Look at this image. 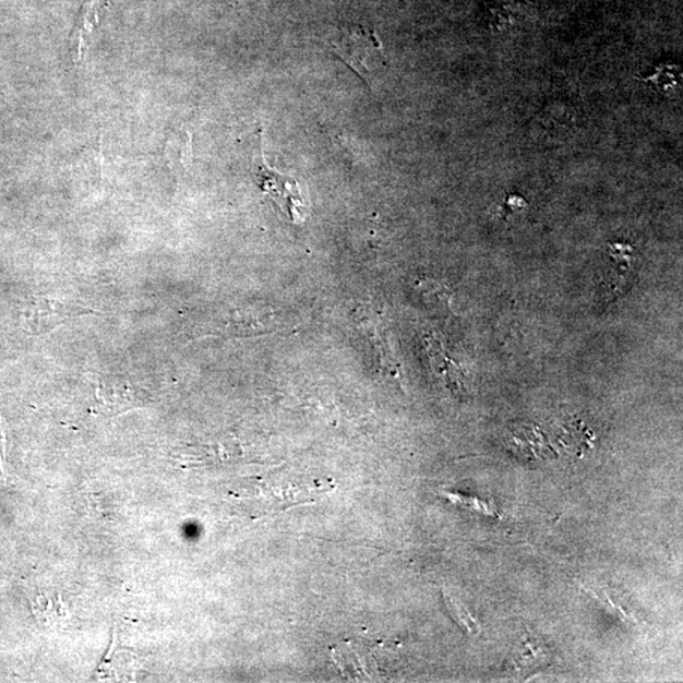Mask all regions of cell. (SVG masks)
I'll return each instance as SVG.
<instances>
[{"label": "cell", "instance_id": "1", "mask_svg": "<svg viewBox=\"0 0 683 683\" xmlns=\"http://www.w3.org/2000/svg\"><path fill=\"white\" fill-rule=\"evenodd\" d=\"M331 482L314 481L291 475H272L253 483V494L259 515L280 513L289 507L315 502L332 489Z\"/></svg>", "mask_w": 683, "mask_h": 683}, {"label": "cell", "instance_id": "2", "mask_svg": "<svg viewBox=\"0 0 683 683\" xmlns=\"http://www.w3.org/2000/svg\"><path fill=\"white\" fill-rule=\"evenodd\" d=\"M328 47L337 59L345 62L370 87L376 75L387 67L383 44L373 29H340L336 37L331 38Z\"/></svg>", "mask_w": 683, "mask_h": 683}, {"label": "cell", "instance_id": "3", "mask_svg": "<svg viewBox=\"0 0 683 683\" xmlns=\"http://www.w3.org/2000/svg\"><path fill=\"white\" fill-rule=\"evenodd\" d=\"M256 154L253 156V177L265 194L279 206L292 224H301L305 219V203L300 193L299 181L289 173L269 168L262 149V131L259 130Z\"/></svg>", "mask_w": 683, "mask_h": 683}, {"label": "cell", "instance_id": "4", "mask_svg": "<svg viewBox=\"0 0 683 683\" xmlns=\"http://www.w3.org/2000/svg\"><path fill=\"white\" fill-rule=\"evenodd\" d=\"M93 312L74 300L37 297L23 311L22 324L29 335L41 337L77 316Z\"/></svg>", "mask_w": 683, "mask_h": 683}, {"label": "cell", "instance_id": "5", "mask_svg": "<svg viewBox=\"0 0 683 683\" xmlns=\"http://www.w3.org/2000/svg\"><path fill=\"white\" fill-rule=\"evenodd\" d=\"M108 0H85L81 19L73 35L74 61L81 62L89 51V44L100 15L106 12Z\"/></svg>", "mask_w": 683, "mask_h": 683}, {"label": "cell", "instance_id": "6", "mask_svg": "<svg viewBox=\"0 0 683 683\" xmlns=\"http://www.w3.org/2000/svg\"><path fill=\"white\" fill-rule=\"evenodd\" d=\"M534 10L530 0H488L489 25L503 32L526 21Z\"/></svg>", "mask_w": 683, "mask_h": 683}, {"label": "cell", "instance_id": "7", "mask_svg": "<svg viewBox=\"0 0 683 683\" xmlns=\"http://www.w3.org/2000/svg\"><path fill=\"white\" fill-rule=\"evenodd\" d=\"M95 395L99 407L105 411L130 409L136 405L130 384L119 379L107 378L99 380L95 386Z\"/></svg>", "mask_w": 683, "mask_h": 683}, {"label": "cell", "instance_id": "8", "mask_svg": "<svg viewBox=\"0 0 683 683\" xmlns=\"http://www.w3.org/2000/svg\"><path fill=\"white\" fill-rule=\"evenodd\" d=\"M640 81L654 85L659 93L670 95L678 91L681 82V70L673 63H661L656 68V74L648 77L640 76Z\"/></svg>", "mask_w": 683, "mask_h": 683}, {"label": "cell", "instance_id": "9", "mask_svg": "<svg viewBox=\"0 0 683 683\" xmlns=\"http://www.w3.org/2000/svg\"><path fill=\"white\" fill-rule=\"evenodd\" d=\"M444 601L447 603L452 618L455 619L457 624L463 627L465 632L470 634L479 633L480 625L478 621H476L470 611H468L463 603L450 597L447 594H444Z\"/></svg>", "mask_w": 683, "mask_h": 683}, {"label": "cell", "instance_id": "10", "mask_svg": "<svg viewBox=\"0 0 683 683\" xmlns=\"http://www.w3.org/2000/svg\"><path fill=\"white\" fill-rule=\"evenodd\" d=\"M448 498L452 500V503L463 505L464 507H467V510H471L474 512H478L480 514L489 516H498L495 505L491 502H487V500L451 494L448 495Z\"/></svg>", "mask_w": 683, "mask_h": 683}, {"label": "cell", "instance_id": "11", "mask_svg": "<svg viewBox=\"0 0 683 683\" xmlns=\"http://www.w3.org/2000/svg\"><path fill=\"white\" fill-rule=\"evenodd\" d=\"M527 205V202L524 201L522 196L510 195L505 201L503 212L505 213V216H507V214L523 211Z\"/></svg>", "mask_w": 683, "mask_h": 683}]
</instances>
